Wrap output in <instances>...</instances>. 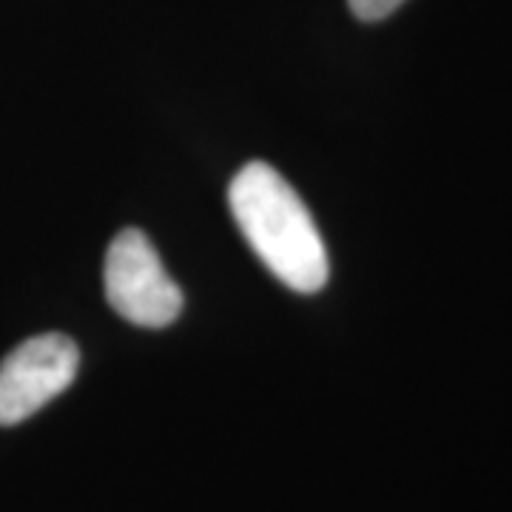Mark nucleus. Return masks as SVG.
I'll list each match as a JSON object with an SVG mask.
<instances>
[{
  "mask_svg": "<svg viewBox=\"0 0 512 512\" xmlns=\"http://www.w3.org/2000/svg\"><path fill=\"white\" fill-rule=\"evenodd\" d=\"M242 237L271 274L296 293L328 285L330 265L322 234L293 185L268 163L242 165L228 188Z\"/></svg>",
  "mask_w": 512,
  "mask_h": 512,
  "instance_id": "f257e3e1",
  "label": "nucleus"
},
{
  "mask_svg": "<svg viewBox=\"0 0 512 512\" xmlns=\"http://www.w3.org/2000/svg\"><path fill=\"white\" fill-rule=\"evenodd\" d=\"M106 296L114 311L140 328H168L183 313V291L163 268L151 239L137 228L111 239Z\"/></svg>",
  "mask_w": 512,
  "mask_h": 512,
  "instance_id": "f03ea898",
  "label": "nucleus"
},
{
  "mask_svg": "<svg viewBox=\"0 0 512 512\" xmlns=\"http://www.w3.org/2000/svg\"><path fill=\"white\" fill-rule=\"evenodd\" d=\"M80 350L63 333L20 342L0 362V427H15L57 399L77 379Z\"/></svg>",
  "mask_w": 512,
  "mask_h": 512,
  "instance_id": "7ed1b4c3",
  "label": "nucleus"
},
{
  "mask_svg": "<svg viewBox=\"0 0 512 512\" xmlns=\"http://www.w3.org/2000/svg\"><path fill=\"white\" fill-rule=\"evenodd\" d=\"M404 0H348L350 12L365 23H376V20L390 18Z\"/></svg>",
  "mask_w": 512,
  "mask_h": 512,
  "instance_id": "20e7f679",
  "label": "nucleus"
}]
</instances>
